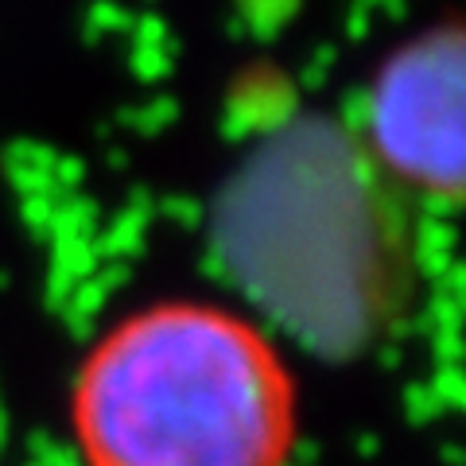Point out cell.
<instances>
[{
  "mask_svg": "<svg viewBox=\"0 0 466 466\" xmlns=\"http://www.w3.org/2000/svg\"><path fill=\"white\" fill-rule=\"evenodd\" d=\"M373 156L424 195L462 183V32L455 24L408 39L385 58L366 97Z\"/></svg>",
  "mask_w": 466,
  "mask_h": 466,
  "instance_id": "cell-2",
  "label": "cell"
},
{
  "mask_svg": "<svg viewBox=\"0 0 466 466\" xmlns=\"http://www.w3.org/2000/svg\"><path fill=\"white\" fill-rule=\"evenodd\" d=\"M75 431L90 466H284L296 389L245 319L164 303L97 342L75 385Z\"/></svg>",
  "mask_w": 466,
  "mask_h": 466,
  "instance_id": "cell-1",
  "label": "cell"
}]
</instances>
